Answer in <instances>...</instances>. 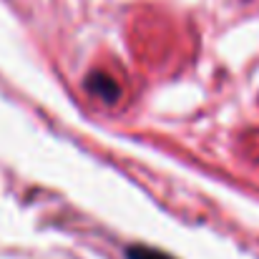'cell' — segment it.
<instances>
[{"label": "cell", "instance_id": "obj_1", "mask_svg": "<svg viewBox=\"0 0 259 259\" xmlns=\"http://www.w3.org/2000/svg\"><path fill=\"white\" fill-rule=\"evenodd\" d=\"M83 88H86L93 98H98V101H103V103H113V101L121 96L118 83H116L108 73H103V71L88 73L86 81H83Z\"/></svg>", "mask_w": 259, "mask_h": 259}, {"label": "cell", "instance_id": "obj_2", "mask_svg": "<svg viewBox=\"0 0 259 259\" xmlns=\"http://www.w3.org/2000/svg\"><path fill=\"white\" fill-rule=\"evenodd\" d=\"M126 259H174V257L161 252V249L146 247V244H134V247L126 249Z\"/></svg>", "mask_w": 259, "mask_h": 259}]
</instances>
